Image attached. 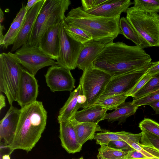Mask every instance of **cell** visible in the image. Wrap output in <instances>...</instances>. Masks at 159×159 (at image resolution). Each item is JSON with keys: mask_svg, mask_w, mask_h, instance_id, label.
<instances>
[{"mask_svg": "<svg viewBox=\"0 0 159 159\" xmlns=\"http://www.w3.org/2000/svg\"><path fill=\"white\" fill-rule=\"evenodd\" d=\"M151 62V56L143 48L118 42L106 44L93 65L113 77L145 71Z\"/></svg>", "mask_w": 159, "mask_h": 159, "instance_id": "cell-1", "label": "cell"}, {"mask_svg": "<svg viewBox=\"0 0 159 159\" xmlns=\"http://www.w3.org/2000/svg\"><path fill=\"white\" fill-rule=\"evenodd\" d=\"M17 128L11 143L7 146L8 154L16 149L27 152L41 137L47 123V112L42 102L36 101L21 108Z\"/></svg>", "mask_w": 159, "mask_h": 159, "instance_id": "cell-2", "label": "cell"}, {"mask_svg": "<svg viewBox=\"0 0 159 159\" xmlns=\"http://www.w3.org/2000/svg\"><path fill=\"white\" fill-rule=\"evenodd\" d=\"M120 15L111 18L89 14L81 7L72 9L66 17L68 24L81 29L91 34L93 40L105 44L113 41L121 32L119 23Z\"/></svg>", "mask_w": 159, "mask_h": 159, "instance_id": "cell-3", "label": "cell"}, {"mask_svg": "<svg viewBox=\"0 0 159 159\" xmlns=\"http://www.w3.org/2000/svg\"><path fill=\"white\" fill-rule=\"evenodd\" d=\"M69 0H46L38 15L27 43L38 47L40 39L51 27L64 20L71 4Z\"/></svg>", "mask_w": 159, "mask_h": 159, "instance_id": "cell-4", "label": "cell"}, {"mask_svg": "<svg viewBox=\"0 0 159 159\" xmlns=\"http://www.w3.org/2000/svg\"><path fill=\"white\" fill-rule=\"evenodd\" d=\"M126 18L149 47L159 46V14L144 11L133 6L126 11Z\"/></svg>", "mask_w": 159, "mask_h": 159, "instance_id": "cell-5", "label": "cell"}, {"mask_svg": "<svg viewBox=\"0 0 159 159\" xmlns=\"http://www.w3.org/2000/svg\"><path fill=\"white\" fill-rule=\"evenodd\" d=\"M21 65L11 52L0 55V91L6 95L9 104L17 101L21 69Z\"/></svg>", "mask_w": 159, "mask_h": 159, "instance_id": "cell-6", "label": "cell"}, {"mask_svg": "<svg viewBox=\"0 0 159 159\" xmlns=\"http://www.w3.org/2000/svg\"><path fill=\"white\" fill-rule=\"evenodd\" d=\"M112 77L105 71L94 67L83 71L79 84L86 101L82 108H85L96 103Z\"/></svg>", "mask_w": 159, "mask_h": 159, "instance_id": "cell-7", "label": "cell"}, {"mask_svg": "<svg viewBox=\"0 0 159 159\" xmlns=\"http://www.w3.org/2000/svg\"><path fill=\"white\" fill-rule=\"evenodd\" d=\"M13 57L27 70L34 76L45 67L57 65V62L42 52L39 47L24 44L17 50Z\"/></svg>", "mask_w": 159, "mask_h": 159, "instance_id": "cell-8", "label": "cell"}, {"mask_svg": "<svg viewBox=\"0 0 159 159\" xmlns=\"http://www.w3.org/2000/svg\"><path fill=\"white\" fill-rule=\"evenodd\" d=\"M63 20L59 24L60 48L56 62L58 66L70 70L77 67V59L84 44L76 41L67 34L64 28Z\"/></svg>", "mask_w": 159, "mask_h": 159, "instance_id": "cell-9", "label": "cell"}, {"mask_svg": "<svg viewBox=\"0 0 159 159\" xmlns=\"http://www.w3.org/2000/svg\"><path fill=\"white\" fill-rule=\"evenodd\" d=\"M145 71H136L112 77L97 101L113 95H127L143 76Z\"/></svg>", "mask_w": 159, "mask_h": 159, "instance_id": "cell-10", "label": "cell"}, {"mask_svg": "<svg viewBox=\"0 0 159 159\" xmlns=\"http://www.w3.org/2000/svg\"><path fill=\"white\" fill-rule=\"evenodd\" d=\"M45 77L47 86L52 92H71L75 87V80L70 70L58 65L50 67Z\"/></svg>", "mask_w": 159, "mask_h": 159, "instance_id": "cell-11", "label": "cell"}, {"mask_svg": "<svg viewBox=\"0 0 159 159\" xmlns=\"http://www.w3.org/2000/svg\"><path fill=\"white\" fill-rule=\"evenodd\" d=\"M38 87L35 76L22 68L17 100L21 108L37 101Z\"/></svg>", "mask_w": 159, "mask_h": 159, "instance_id": "cell-12", "label": "cell"}, {"mask_svg": "<svg viewBox=\"0 0 159 159\" xmlns=\"http://www.w3.org/2000/svg\"><path fill=\"white\" fill-rule=\"evenodd\" d=\"M46 1L40 0L27 12L21 29L11 49V52L16 51L27 43L37 17Z\"/></svg>", "mask_w": 159, "mask_h": 159, "instance_id": "cell-13", "label": "cell"}, {"mask_svg": "<svg viewBox=\"0 0 159 159\" xmlns=\"http://www.w3.org/2000/svg\"><path fill=\"white\" fill-rule=\"evenodd\" d=\"M59 24L51 27L44 33L39 41L40 50L54 60L59 57L60 48Z\"/></svg>", "mask_w": 159, "mask_h": 159, "instance_id": "cell-14", "label": "cell"}, {"mask_svg": "<svg viewBox=\"0 0 159 159\" xmlns=\"http://www.w3.org/2000/svg\"><path fill=\"white\" fill-rule=\"evenodd\" d=\"M21 109L12 105L0 123V139L2 144L7 146L11 142L19 121Z\"/></svg>", "mask_w": 159, "mask_h": 159, "instance_id": "cell-15", "label": "cell"}, {"mask_svg": "<svg viewBox=\"0 0 159 159\" xmlns=\"http://www.w3.org/2000/svg\"><path fill=\"white\" fill-rule=\"evenodd\" d=\"M86 98L82 94L81 86L71 92L69 98L60 110L58 116V123L70 119L85 102Z\"/></svg>", "mask_w": 159, "mask_h": 159, "instance_id": "cell-16", "label": "cell"}, {"mask_svg": "<svg viewBox=\"0 0 159 159\" xmlns=\"http://www.w3.org/2000/svg\"><path fill=\"white\" fill-rule=\"evenodd\" d=\"M59 124V136L61 145L69 153L80 152L82 146L78 142L73 123L70 119Z\"/></svg>", "mask_w": 159, "mask_h": 159, "instance_id": "cell-17", "label": "cell"}, {"mask_svg": "<svg viewBox=\"0 0 159 159\" xmlns=\"http://www.w3.org/2000/svg\"><path fill=\"white\" fill-rule=\"evenodd\" d=\"M133 4L130 0H108L98 7L85 11L95 16L111 18L126 12L129 6Z\"/></svg>", "mask_w": 159, "mask_h": 159, "instance_id": "cell-18", "label": "cell"}, {"mask_svg": "<svg viewBox=\"0 0 159 159\" xmlns=\"http://www.w3.org/2000/svg\"><path fill=\"white\" fill-rule=\"evenodd\" d=\"M105 44L93 40L84 44L77 60V67L83 71L93 67V62Z\"/></svg>", "mask_w": 159, "mask_h": 159, "instance_id": "cell-19", "label": "cell"}, {"mask_svg": "<svg viewBox=\"0 0 159 159\" xmlns=\"http://www.w3.org/2000/svg\"><path fill=\"white\" fill-rule=\"evenodd\" d=\"M107 110L98 105H93L77 111L70 119L79 123L98 124L103 120Z\"/></svg>", "mask_w": 159, "mask_h": 159, "instance_id": "cell-20", "label": "cell"}, {"mask_svg": "<svg viewBox=\"0 0 159 159\" xmlns=\"http://www.w3.org/2000/svg\"><path fill=\"white\" fill-rule=\"evenodd\" d=\"M25 7V5L23 4L8 31L4 35L3 39L0 43V45L3 49H6L9 45L14 43L22 27L27 12Z\"/></svg>", "mask_w": 159, "mask_h": 159, "instance_id": "cell-21", "label": "cell"}, {"mask_svg": "<svg viewBox=\"0 0 159 159\" xmlns=\"http://www.w3.org/2000/svg\"><path fill=\"white\" fill-rule=\"evenodd\" d=\"M70 120L73 125L77 140L82 146L87 141L93 139L95 133L102 130L98 124L79 123Z\"/></svg>", "mask_w": 159, "mask_h": 159, "instance_id": "cell-22", "label": "cell"}, {"mask_svg": "<svg viewBox=\"0 0 159 159\" xmlns=\"http://www.w3.org/2000/svg\"><path fill=\"white\" fill-rule=\"evenodd\" d=\"M138 107L133 105L132 102H125L113 112L107 113L103 120H107L108 121L111 122L117 121L118 124H120L128 117L134 115Z\"/></svg>", "mask_w": 159, "mask_h": 159, "instance_id": "cell-23", "label": "cell"}, {"mask_svg": "<svg viewBox=\"0 0 159 159\" xmlns=\"http://www.w3.org/2000/svg\"><path fill=\"white\" fill-rule=\"evenodd\" d=\"M119 25L121 34L132 41L136 46L143 49L149 47L148 44L134 29L126 17H123L120 19Z\"/></svg>", "mask_w": 159, "mask_h": 159, "instance_id": "cell-24", "label": "cell"}, {"mask_svg": "<svg viewBox=\"0 0 159 159\" xmlns=\"http://www.w3.org/2000/svg\"><path fill=\"white\" fill-rule=\"evenodd\" d=\"M130 132L124 131L112 132L105 129H102L100 132L95 134L93 139L97 144L100 146L107 145L112 141L124 140L126 141Z\"/></svg>", "mask_w": 159, "mask_h": 159, "instance_id": "cell-25", "label": "cell"}, {"mask_svg": "<svg viewBox=\"0 0 159 159\" xmlns=\"http://www.w3.org/2000/svg\"><path fill=\"white\" fill-rule=\"evenodd\" d=\"M63 24L66 32L76 41L84 44L93 40L92 35L83 30L67 24L65 20Z\"/></svg>", "mask_w": 159, "mask_h": 159, "instance_id": "cell-26", "label": "cell"}, {"mask_svg": "<svg viewBox=\"0 0 159 159\" xmlns=\"http://www.w3.org/2000/svg\"><path fill=\"white\" fill-rule=\"evenodd\" d=\"M98 149V159H126L128 152L110 147L100 146Z\"/></svg>", "mask_w": 159, "mask_h": 159, "instance_id": "cell-27", "label": "cell"}, {"mask_svg": "<svg viewBox=\"0 0 159 159\" xmlns=\"http://www.w3.org/2000/svg\"><path fill=\"white\" fill-rule=\"evenodd\" d=\"M128 97L126 94L113 95L98 101L94 105H99L107 111L115 109L120 104L125 102Z\"/></svg>", "mask_w": 159, "mask_h": 159, "instance_id": "cell-28", "label": "cell"}, {"mask_svg": "<svg viewBox=\"0 0 159 159\" xmlns=\"http://www.w3.org/2000/svg\"><path fill=\"white\" fill-rule=\"evenodd\" d=\"M159 89V72L153 76L146 84L133 96L136 99Z\"/></svg>", "mask_w": 159, "mask_h": 159, "instance_id": "cell-29", "label": "cell"}, {"mask_svg": "<svg viewBox=\"0 0 159 159\" xmlns=\"http://www.w3.org/2000/svg\"><path fill=\"white\" fill-rule=\"evenodd\" d=\"M134 7L146 12L157 13L159 11V0H135Z\"/></svg>", "mask_w": 159, "mask_h": 159, "instance_id": "cell-30", "label": "cell"}, {"mask_svg": "<svg viewBox=\"0 0 159 159\" xmlns=\"http://www.w3.org/2000/svg\"><path fill=\"white\" fill-rule=\"evenodd\" d=\"M142 131H147L159 137V124L151 119L145 118L139 124Z\"/></svg>", "mask_w": 159, "mask_h": 159, "instance_id": "cell-31", "label": "cell"}, {"mask_svg": "<svg viewBox=\"0 0 159 159\" xmlns=\"http://www.w3.org/2000/svg\"><path fill=\"white\" fill-rule=\"evenodd\" d=\"M142 132L141 144L153 148L159 151V137L145 130Z\"/></svg>", "mask_w": 159, "mask_h": 159, "instance_id": "cell-32", "label": "cell"}, {"mask_svg": "<svg viewBox=\"0 0 159 159\" xmlns=\"http://www.w3.org/2000/svg\"><path fill=\"white\" fill-rule=\"evenodd\" d=\"M159 100V89L151 92L141 98L133 99V104L138 107Z\"/></svg>", "mask_w": 159, "mask_h": 159, "instance_id": "cell-33", "label": "cell"}, {"mask_svg": "<svg viewBox=\"0 0 159 159\" xmlns=\"http://www.w3.org/2000/svg\"><path fill=\"white\" fill-rule=\"evenodd\" d=\"M153 76L145 73L141 79L131 90L127 94V96L133 97L134 95L142 88Z\"/></svg>", "mask_w": 159, "mask_h": 159, "instance_id": "cell-34", "label": "cell"}, {"mask_svg": "<svg viewBox=\"0 0 159 159\" xmlns=\"http://www.w3.org/2000/svg\"><path fill=\"white\" fill-rule=\"evenodd\" d=\"M108 146L112 148L128 152L132 148L126 141L124 140H116L110 142Z\"/></svg>", "mask_w": 159, "mask_h": 159, "instance_id": "cell-35", "label": "cell"}, {"mask_svg": "<svg viewBox=\"0 0 159 159\" xmlns=\"http://www.w3.org/2000/svg\"><path fill=\"white\" fill-rule=\"evenodd\" d=\"M159 72V61L151 62L145 73L153 76Z\"/></svg>", "mask_w": 159, "mask_h": 159, "instance_id": "cell-36", "label": "cell"}, {"mask_svg": "<svg viewBox=\"0 0 159 159\" xmlns=\"http://www.w3.org/2000/svg\"><path fill=\"white\" fill-rule=\"evenodd\" d=\"M95 0H82L81 1L82 7L86 11L94 8Z\"/></svg>", "mask_w": 159, "mask_h": 159, "instance_id": "cell-37", "label": "cell"}, {"mask_svg": "<svg viewBox=\"0 0 159 159\" xmlns=\"http://www.w3.org/2000/svg\"><path fill=\"white\" fill-rule=\"evenodd\" d=\"M40 0H28L25 5V9L27 12L32 7Z\"/></svg>", "mask_w": 159, "mask_h": 159, "instance_id": "cell-38", "label": "cell"}, {"mask_svg": "<svg viewBox=\"0 0 159 159\" xmlns=\"http://www.w3.org/2000/svg\"><path fill=\"white\" fill-rule=\"evenodd\" d=\"M148 105L152 108L156 114L159 115V100L150 103Z\"/></svg>", "mask_w": 159, "mask_h": 159, "instance_id": "cell-39", "label": "cell"}, {"mask_svg": "<svg viewBox=\"0 0 159 159\" xmlns=\"http://www.w3.org/2000/svg\"><path fill=\"white\" fill-rule=\"evenodd\" d=\"M6 106L5 98L3 95L0 92V111Z\"/></svg>", "mask_w": 159, "mask_h": 159, "instance_id": "cell-40", "label": "cell"}, {"mask_svg": "<svg viewBox=\"0 0 159 159\" xmlns=\"http://www.w3.org/2000/svg\"><path fill=\"white\" fill-rule=\"evenodd\" d=\"M107 1L108 0H95L94 5V8L101 5L107 2Z\"/></svg>", "mask_w": 159, "mask_h": 159, "instance_id": "cell-41", "label": "cell"}, {"mask_svg": "<svg viewBox=\"0 0 159 159\" xmlns=\"http://www.w3.org/2000/svg\"><path fill=\"white\" fill-rule=\"evenodd\" d=\"M4 19V13L1 8H0V23H2Z\"/></svg>", "mask_w": 159, "mask_h": 159, "instance_id": "cell-42", "label": "cell"}, {"mask_svg": "<svg viewBox=\"0 0 159 159\" xmlns=\"http://www.w3.org/2000/svg\"><path fill=\"white\" fill-rule=\"evenodd\" d=\"M10 155L8 154H5L2 156H0V159H10Z\"/></svg>", "mask_w": 159, "mask_h": 159, "instance_id": "cell-43", "label": "cell"}, {"mask_svg": "<svg viewBox=\"0 0 159 159\" xmlns=\"http://www.w3.org/2000/svg\"><path fill=\"white\" fill-rule=\"evenodd\" d=\"M84 159L83 157H80L78 159Z\"/></svg>", "mask_w": 159, "mask_h": 159, "instance_id": "cell-44", "label": "cell"}]
</instances>
